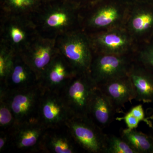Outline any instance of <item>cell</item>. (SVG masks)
<instances>
[{
    "instance_id": "6da1fadb",
    "label": "cell",
    "mask_w": 153,
    "mask_h": 153,
    "mask_svg": "<svg viewBox=\"0 0 153 153\" xmlns=\"http://www.w3.org/2000/svg\"><path fill=\"white\" fill-rule=\"evenodd\" d=\"M79 8L74 0H47L33 19L40 33L57 38L76 29Z\"/></svg>"
},
{
    "instance_id": "7a4b0ae2",
    "label": "cell",
    "mask_w": 153,
    "mask_h": 153,
    "mask_svg": "<svg viewBox=\"0 0 153 153\" xmlns=\"http://www.w3.org/2000/svg\"><path fill=\"white\" fill-rule=\"evenodd\" d=\"M58 52L77 74L88 73L94 57L89 35L83 30H71L56 38Z\"/></svg>"
},
{
    "instance_id": "3957f363",
    "label": "cell",
    "mask_w": 153,
    "mask_h": 153,
    "mask_svg": "<svg viewBox=\"0 0 153 153\" xmlns=\"http://www.w3.org/2000/svg\"><path fill=\"white\" fill-rule=\"evenodd\" d=\"M0 33L1 42L19 54L40 33L32 17L1 15Z\"/></svg>"
},
{
    "instance_id": "277c9868",
    "label": "cell",
    "mask_w": 153,
    "mask_h": 153,
    "mask_svg": "<svg viewBox=\"0 0 153 153\" xmlns=\"http://www.w3.org/2000/svg\"><path fill=\"white\" fill-rule=\"evenodd\" d=\"M96 87L89 72L77 74L59 92L71 116H88L89 105Z\"/></svg>"
},
{
    "instance_id": "5b68a950",
    "label": "cell",
    "mask_w": 153,
    "mask_h": 153,
    "mask_svg": "<svg viewBox=\"0 0 153 153\" xmlns=\"http://www.w3.org/2000/svg\"><path fill=\"white\" fill-rule=\"evenodd\" d=\"M65 125L76 144L83 150L90 153H105L107 134L88 116H71Z\"/></svg>"
},
{
    "instance_id": "8992f818",
    "label": "cell",
    "mask_w": 153,
    "mask_h": 153,
    "mask_svg": "<svg viewBox=\"0 0 153 153\" xmlns=\"http://www.w3.org/2000/svg\"><path fill=\"white\" fill-rule=\"evenodd\" d=\"M133 62L126 55L97 54L94 56L89 74L97 86L128 74Z\"/></svg>"
},
{
    "instance_id": "52a82bcc",
    "label": "cell",
    "mask_w": 153,
    "mask_h": 153,
    "mask_svg": "<svg viewBox=\"0 0 153 153\" xmlns=\"http://www.w3.org/2000/svg\"><path fill=\"white\" fill-rule=\"evenodd\" d=\"M58 53L56 38L39 33L19 54L35 72L39 82L45 69Z\"/></svg>"
},
{
    "instance_id": "ba28073f",
    "label": "cell",
    "mask_w": 153,
    "mask_h": 153,
    "mask_svg": "<svg viewBox=\"0 0 153 153\" xmlns=\"http://www.w3.org/2000/svg\"><path fill=\"white\" fill-rule=\"evenodd\" d=\"M71 116L59 93L42 90L36 118L46 128L63 126Z\"/></svg>"
},
{
    "instance_id": "9c48e42d",
    "label": "cell",
    "mask_w": 153,
    "mask_h": 153,
    "mask_svg": "<svg viewBox=\"0 0 153 153\" xmlns=\"http://www.w3.org/2000/svg\"><path fill=\"white\" fill-rule=\"evenodd\" d=\"M4 88L7 99L13 113L16 125L37 117L42 89L40 85L22 90L9 91Z\"/></svg>"
},
{
    "instance_id": "30bf717a",
    "label": "cell",
    "mask_w": 153,
    "mask_h": 153,
    "mask_svg": "<svg viewBox=\"0 0 153 153\" xmlns=\"http://www.w3.org/2000/svg\"><path fill=\"white\" fill-rule=\"evenodd\" d=\"M93 53L126 55L131 45L128 32L114 27L89 35Z\"/></svg>"
},
{
    "instance_id": "8fae6325",
    "label": "cell",
    "mask_w": 153,
    "mask_h": 153,
    "mask_svg": "<svg viewBox=\"0 0 153 153\" xmlns=\"http://www.w3.org/2000/svg\"><path fill=\"white\" fill-rule=\"evenodd\" d=\"M47 129L37 118L17 124L9 131L10 144L19 150L38 152Z\"/></svg>"
},
{
    "instance_id": "7c38bea8",
    "label": "cell",
    "mask_w": 153,
    "mask_h": 153,
    "mask_svg": "<svg viewBox=\"0 0 153 153\" xmlns=\"http://www.w3.org/2000/svg\"><path fill=\"white\" fill-rule=\"evenodd\" d=\"M76 74L58 52L44 71L39 80V85L42 90L59 93Z\"/></svg>"
},
{
    "instance_id": "4fadbf2b",
    "label": "cell",
    "mask_w": 153,
    "mask_h": 153,
    "mask_svg": "<svg viewBox=\"0 0 153 153\" xmlns=\"http://www.w3.org/2000/svg\"><path fill=\"white\" fill-rule=\"evenodd\" d=\"M97 87L109 99L117 113H121L126 103L135 100V90L128 74L110 80Z\"/></svg>"
},
{
    "instance_id": "5bb4252c",
    "label": "cell",
    "mask_w": 153,
    "mask_h": 153,
    "mask_svg": "<svg viewBox=\"0 0 153 153\" xmlns=\"http://www.w3.org/2000/svg\"><path fill=\"white\" fill-rule=\"evenodd\" d=\"M76 143L66 125L47 129L38 148V152L45 153H75Z\"/></svg>"
},
{
    "instance_id": "9a60e30c",
    "label": "cell",
    "mask_w": 153,
    "mask_h": 153,
    "mask_svg": "<svg viewBox=\"0 0 153 153\" xmlns=\"http://www.w3.org/2000/svg\"><path fill=\"white\" fill-rule=\"evenodd\" d=\"M39 80L32 68L17 53L13 65L3 85L9 91L26 89L39 85Z\"/></svg>"
},
{
    "instance_id": "2e32d148",
    "label": "cell",
    "mask_w": 153,
    "mask_h": 153,
    "mask_svg": "<svg viewBox=\"0 0 153 153\" xmlns=\"http://www.w3.org/2000/svg\"><path fill=\"white\" fill-rule=\"evenodd\" d=\"M116 113L109 99L97 86L90 102L88 116L103 130L112 123Z\"/></svg>"
},
{
    "instance_id": "e0dca14e",
    "label": "cell",
    "mask_w": 153,
    "mask_h": 153,
    "mask_svg": "<svg viewBox=\"0 0 153 153\" xmlns=\"http://www.w3.org/2000/svg\"><path fill=\"white\" fill-rule=\"evenodd\" d=\"M137 63H133L128 73L135 90V100L153 104V71Z\"/></svg>"
},
{
    "instance_id": "ac0fdd59",
    "label": "cell",
    "mask_w": 153,
    "mask_h": 153,
    "mask_svg": "<svg viewBox=\"0 0 153 153\" xmlns=\"http://www.w3.org/2000/svg\"><path fill=\"white\" fill-rule=\"evenodd\" d=\"M123 15L115 6L102 7L89 14L85 20V26L91 29L114 27L121 21Z\"/></svg>"
},
{
    "instance_id": "d6986e66",
    "label": "cell",
    "mask_w": 153,
    "mask_h": 153,
    "mask_svg": "<svg viewBox=\"0 0 153 153\" xmlns=\"http://www.w3.org/2000/svg\"><path fill=\"white\" fill-rule=\"evenodd\" d=\"M47 0H1V15L33 18Z\"/></svg>"
},
{
    "instance_id": "ffe728a7",
    "label": "cell",
    "mask_w": 153,
    "mask_h": 153,
    "mask_svg": "<svg viewBox=\"0 0 153 153\" xmlns=\"http://www.w3.org/2000/svg\"><path fill=\"white\" fill-rule=\"evenodd\" d=\"M120 137L136 153H153V137L136 129H121Z\"/></svg>"
},
{
    "instance_id": "44dd1931",
    "label": "cell",
    "mask_w": 153,
    "mask_h": 153,
    "mask_svg": "<svg viewBox=\"0 0 153 153\" xmlns=\"http://www.w3.org/2000/svg\"><path fill=\"white\" fill-rule=\"evenodd\" d=\"M153 28V13L147 10H137L131 14L128 22V29L131 34L142 36Z\"/></svg>"
},
{
    "instance_id": "7402d4cb",
    "label": "cell",
    "mask_w": 153,
    "mask_h": 153,
    "mask_svg": "<svg viewBox=\"0 0 153 153\" xmlns=\"http://www.w3.org/2000/svg\"><path fill=\"white\" fill-rule=\"evenodd\" d=\"M16 125L13 113L10 106L4 88L0 86V127L1 130L10 131Z\"/></svg>"
},
{
    "instance_id": "603a6c76",
    "label": "cell",
    "mask_w": 153,
    "mask_h": 153,
    "mask_svg": "<svg viewBox=\"0 0 153 153\" xmlns=\"http://www.w3.org/2000/svg\"><path fill=\"white\" fill-rule=\"evenodd\" d=\"M17 54L10 47L0 42V84L4 82L10 74Z\"/></svg>"
},
{
    "instance_id": "cb8c5ba5",
    "label": "cell",
    "mask_w": 153,
    "mask_h": 153,
    "mask_svg": "<svg viewBox=\"0 0 153 153\" xmlns=\"http://www.w3.org/2000/svg\"><path fill=\"white\" fill-rule=\"evenodd\" d=\"M105 153H136L121 137L108 134Z\"/></svg>"
},
{
    "instance_id": "d4e9b609",
    "label": "cell",
    "mask_w": 153,
    "mask_h": 153,
    "mask_svg": "<svg viewBox=\"0 0 153 153\" xmlns=\"http://www.w3.org/2000/svg\"><path fill=\"white\" fill-rule=\"evenodd\" d=\"M137 62L153 71V44L140 52L137 58Z\"/></svg>"
},
{
    "instance_id": "484cf974",
    "label": "cell",
    "mask_w": 153,
    "mask_h": 153,
    "mask_svg": "<svg viewBox=\"0 0 153 153\" xmlns=\"http://www.w3.org/2000/svg\"><path fill=\"white\" fill-rule=\"evenodd\" d=\"M140 122H143L150 128L152 123L150 118L146 117L142 104H139L132 107L129 111Z\"/></svg>"
},
{
    "instance_id": "4316f807",
    "label": "cell",
    "mask_w": 153,
    "mask_h": 153,
    "mask_svg": "<svg viewBox=\"0 0 153 153\" xmlns=\"http://www.w3.org/2000/svg\"><path fill=\"white\" fill-rule=\"evenodd\" d=\"M115 120L119 121H124L127 126V128L130 129H136L140 122L137 118L129 111L124 115L123 116L117 117Z\"/></svg>"
},
{
    "instance_id": "83f0119b",
    "label": "cell",
    "mask_w": 153,
    "mask_h": 153,
    "mask_svg": "<svg viewBox=\"0 0 153 153\" xmlns=\"http://www.w3.org/2000/svg\"><path fill=\"white\" fill-rule=\"evenodd\" d=\"M11 144L10 136L9 131L1 130L0 131V152L4 151Z\"/></svg>"
},
{
    "instance_id": "f1b7e54d",
    "label": "cell",
    "mask_w": 153,
    "mask_h": 153,
    "mask_svg": "<svg viewBox=\"0 0 153 153\" xmlns=\"http://www.w3.org/2000/svg\"><path fill=\"white\" fill-rule=\"evenodd\" d=\"M151 121V123H152V126L150 128H151V132L150 134L152 135V136L153 137V115L152 117H149Z\"/></svg>"
}]
</instances>
